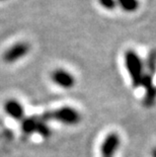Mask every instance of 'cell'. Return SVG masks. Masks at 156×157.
<instances>
[{
    "instance_id": "9c48e42d",
    "label": "cell",
    "mask_w": 156,
    "mask_h": 157,
    "mask_svg": "<svg viewBox=\"0 0 156 157\" xmlns=\"http://www.w3.org/2000/svg\"><path fill=\"white\" fill-rule=\"evenodd\" d=\"M99 4L102 8L107 10H114L117 7V0H98Z\"/></svg>"
},
{
    "instance_id": "6da1fadb",
    "label": "cell",
    "mask_w": 156,
    "mask_h": 157,
    "mask_svg": "<svg viewBox=\"0 0 156 157\" xmlns=\"http://www.w3.org/2000/svg\"><path fill=\"white\" fill-rule=\"evenodd\" d=\"M43 120L46 122L53 120L65 126H76L82 121V116L78 109L70 105H64L54 109V111L48 112L43 115Z\"/></svg>"
},
{
    "instance_id": "8fae6325",
    "label": "cell",
    "mask_w": 156,
    "mask_h": 157,
    "mask_svg": "<svg viewBox=\"0 0 156 157\" xmlns=\"http://www.w3.org/2000/svg\"><path fill=\"white\" fill-rule=\"evenodd\" d=\"M3 1H6V0H0V2H3Z\"/></svg>"
},
{
    "instance_id": "ba28073f",
    "label": "cell",
    "mask_w": 156,
    "mask_h": 157,
    "mask_svg": "<svg viewBox=\"0 0 156 157\" xmlns=\"http://www.w3.org/2000/svg\"><path fill=\"white\" fill-rule=\"evenodd\" d=\"M117 5L126 12H135L140 6L139 0H117Z\"/></svg>"
},
{
    "instance_id": "8992f818",
    "label": "cell",
    "mask_w": 156,
    "mask_h": 157,
    "mask_svg": "<svg viewBox=\"0 0 156 157\" xmlns=\"http://www.w3.org/2000/svg\"><path fill=\"white\" fill-rule=\"evenodd\" d=\"M4 111L11 119L15 121H22L25 119V109L17 99L11 98L5 101Z\"/></svg>"
},
{
    "instance_id": "7a4b0ae2",
    "label": "cell",
    "mask_w": 156,
    "mask_h": 157,
    "mask_svg": "<svg viewBox=\"0 0 156 157\" xmlns=\"http://www.w3.org/2000/svg\"><path fill=\"white\" fill-rule=\"evenodd\" d=\"M125 67L130 76L131 82L134 87H139L142 85L144 79V67L141 58L134 50H127L124 56Z\"/></svg>"
},
{
    "instance_id": "5b68a950",
    "label": "cell",
    "mask_w": 156,
    "mask_h": 157,
    "mask_svg": "<svg viewBox=\"0 0 156 157\" xmlns=\"http://www.w3.org/2000/svg\"><path fill=\"white\" fill-rule=\"evenodd\" d=\"M51 80L55 85L62 89H71L74 87L76 79L74 75L64 68H57L51 73Z\"/></svg>"
},
{
    "instance_id": "277c9868",
    "label": "cell",
    "mask_w": 156,
    "mask_h": 157,
    "mask_svg": "<svg viewBox=\"0 0 156 157\" xmlns=\"http://www.w3.org/2000/svg\"><path fill=\"white\" fill-rule=\"evenodd\" d=\"M29 51H31V45L28 42H17L11 47H9L3 53L2 59L7 64H13V63L25 58L29 53Z\"/></svg>"
},
{
    "instance_id": "52a82bcc",
    "label": "cell",
    "mask_w": 156,
    "mask_h": 157,
    "mask_svg": "<svg viewBox=\"0 0 156 157\" xmlns=\"http://www.w3.org/2000/svg\"><path fill=\"white\" fill-rule=\"evenodd\" d=\"M41 121V118H36V117H29L25 118L21 121V130L22 132L26 135L34 134L36 132L39 123Z\"/></svg>"
},
{
    "instance_id": "3957f363",
    "label": "cell",
    "mask_w": 156,
    "mask_h": 157,
    "mask_svg": "<svg viewBox=\"0 0 156 157\" xmlns=\"http://www.w3.org/2000/svg\"><path fill=\"white\" fill-rule=\"evenodd\" d=\"M121 147V137L117 132L108 133L102 139L99 151L101 157H116Z\"/></svg>"
},
{
    "instance_id": "30bf717a",
    "label": "cell",
    "mask_w": 156,
    "mask_h": 157,
    "mask_svg": "<svg viewBox=\"0 0 156 157\" xmlns=\"http://www.w3.org/2000/svg\"><path fill=\"white\" fill-rule=\"evenodd\" d=\"M151 157H156V147H155V148H153V150H152Z\"/></svg>"
}]
</instances>
